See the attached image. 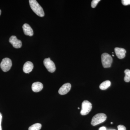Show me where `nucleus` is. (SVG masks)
I'll use <instances>...</instances> for the list:
<instances>
[{
    "label": "nucleus",
    "mask_w": 130,
    "mask_h": 130,
    "mask_svg": "<svg viewBox=\"0 0 130 130\" xmlns=\"http://www.w3.org/2000/svg\"><path fill=\"white\" fill-rule=\"evenodd\" d=\"M30 6L33 12L38 16L41 17L44 16V13L42 8L36 0H29Z\"/></svg>",
    "instance_id": "obj_1"
},
{
    "label": "nucleus",
    "mask_w": 130,
    "mask_h": 130,
    "mask_svg": "<svg viewBox=\"0 0 130 130\" xmlns=\"http://www.w3.org/2000/svg\"><path fill=\"white\" fill-rule=\"evenodd\" d=\"M107 116L105 114H97L93 117L91 120V124L93 126H95L103 123L106 120Z\"/></svg>",
    "instance_id": "obj_2"
},
{
    "label": "nucleus",
    "mask_w": 130,
    "mask_h": 130,
    "mask_svg": "<svg viewBox=\"0 0 130 130\" xmlns=\"http://www.w3.org/2000/svg\"><path fill=\"white\" fill-rule=\"evenodd\" d=\"M101 59L103 67L107 68L111 67L113 59L110 55L107 53L103 54L101 55Z\"/></svg>",
    "instance_id": "obj_3"
},
{
    "label": "nucleus",
    "mask_w": 130,
    "mask_h": 130,
    "mask_svg": "<svg viewBox=\"0 0 130 130\" xmlns=\"http://www.w3.org/2000/svg\"><path fill=\"white\" fill-rule=\"evenodd\" d=\"M92 104L89 101L85 100L84 101L82 104V108L80 113L82 115L88 114L92 109Z\"/></svg>",
    "instance_id": "obj_4"
},
{
    "label": "nucleus",
    "mask_w": 130,
    "mask_h": 130,
    "mask_svg": "<svg viewBox=\"0 0 130 130\" xmlns=\"http://www.w3.org/2000/svg\"><path fill=\"white\" fill-rule=\"evenodd\" d=\"M12 66V61L8 58H5L2 60L0 64L2 70L4 72H7L11 69Z\"/></svg>",
    "instance_id": "obj_5"
},
{
    "label": "nucleus",
    "mask_w": 130,
    "mask_h": 130,
    "mask_svg": "<svg viewBox=\"0 0 130 130\" xmlns=\"http://www.w3.org/2000/svg\"><path fill=\"white\" fill-rule=\"evenodd\" d=\"M43 64L48 72L51 73L54 72L56 70L55 64L50 58L44 59Z\"/></svg>",
    "instance_id": "obj_6"
},
{
    "label": "nucleus",
    "mask_w": 130,
    "mask_h": 130,
    "mask_svg": "<svg viewBox=\"0 0 130 130\" xmlns=\"http://www.w3.org/2000/svg\"><path fill=\"white\" fill-rule=\"evenodd\" d=\"M9 42L13 46L16 48H19L22 46V42L18 40L16 36H12L9 38Z\"/></svg>",
    "instance_id": "obj_7"
},
{
    "label": "nucleus",
    "mask_w": 130,
    "mask_h": 130,
    "mask_svg": "<svg viewBox=\"0 0 130 130\" xmlns=\"http://www.w3.org/2000/svg\"><path fill=\"white\" fill-rule=\"evenodd\" d=\"M71 85L70 83H67L65 84L59 89V94L62 95L66 94L70 91L71 90Z\"/></svg>",
    "instance_id": "obj_8"
},
{
    "label": "nucleus",
    "mask_w": 130,
    "mask_h": 130,
    "mask_svg": "<svg viewBox=\"0 0 130 130\" xmlns=\"http://www.w3.org/2000/svg\"><path fill=\"white\" fill-rule=\"evenodd\" d=\"M115 51L116 56L119 59H123L125 57L126 51L125 49L122 48L116 47L115 48Z\"/></svg>",
    "instance_id": "obj_9"
},
{
    "label": "nucleus",
    "mask_w": 130,
    "mask_h": 130,
    "mask_svg": "<svg viewBox=\"0 0 130 130\" xmlns=\"http://www.w3.org/2000/svg\"><path fill=\"white\" fill-rule=\"evenodd\" d=\"M23 29L25 35L29 36H33L34 34L33 30L30 26L28 24H24L23 26Z\"/></svg>",
    "instance_id": "obj_10"
},
{
    "label": "nucleus",
    "mask_w": 130,
    "mask_h": 130,
    "mask_svg": "<svg viewBox=\"0 0 130 130\" xmlns=\"http://www.w3.org/2000/svg\"><path fill=\"white\" fill-rule=\"evenodd\" d=\"M34 67L33 64L30 61H28L26 62L23 67V71L26 73H28L32 71Z\"/></svg>",
    "instance_id": "obj_11"
},
{
    "label": "nucleus",
    "mask_w": 130,
    "mask_h": 130,
    "mask_svg": "<svg viewBox=\"0 0 130 130\" xmlns=\"http://www.w3.org/2000/svg\"><path fill=\"white\" fill-rule=\"evenodd\" d=\"M31 88L34 92H38L43 88V85L40 82H35L32 84Z\"/></svg>",
    "instance_id": "obj_12"
},
{
    "label": "nucleus",
    "mask_w": 130,
    "mask_h": 130,
    "mask_svg": "<svg viewBox=\"0 0 130 130\" xmlns=\"http://www.w3.org/2000/svg\"><path fill=\"white\" fill-rule=\"evenodd\" d=\"M111 84V82L109 80H107L101 84L100 86V89L102 90H105L109 88Z\"/></svg>",
    "instance_id": "obj_13"
},
{
    "label": "nucleus",
    "mask_w": 130,
    "mask_h": 130,
    "mask_svg": "<svg viewBox=\"0 0 130 130\" xmlns=\"http://www.w3.org/2000/svg\"><path fill=\"white\" fill-rule=\"evenodd\" d=\"M42 125L40 123H36L31 126L29 128V130H40L41 128Z\"/></svg>",
    "instance_id": "obj_14"
},
{
    "label": "nucleus",
    "mask_w": 130,
    "mask_h": 130,
    "mask_svg": "<svg viewBox=\"0 0 130 130\" xmlns=\"http://www.w3.org/2000/svg\"><path fill=\"white\" fill-rule=\"evenodd\" d=\"M125 73V76L124 78V80L126 82H130V70L129 69H126L124 71Z\"/></svg>",
    "instance_id": "obj_15"
},
{
    "label": "nucleus",
    "mask_w": 130,
    "mask_h": 130,
    "mask_svg": "<svg viewBox=\"0 0 130 130\" xmlns=\"http://www.w3.org/2000/svg\"><path fill=\"white\" fill-rule=\"evenodd\" d=\"M100 1V0H93L91 2V6L93 8H94L96 7L98 3Z\"/></svg>",
    "instance_id": "obj_16"
},
{
    "label": "nucleus",
    "mask_w": 130,
    "mask_h": 130,
    "mask_svg": "<svg viewBox=\"0 0 130 130\" xmlns=\"http://www.w3.org/2000/svg\"><path fill=\"white\" fill-rule=\"evenodd\" d=\"M122 4L124 6L130 5V0H122L121 1Z\"/></svg>",
    "instance_id": "obj_17"
},
{
    "label": "nucleus",
    "mask_w": 130,
    "mask_h": 130,
    "mask_svg": "<svg viewBox=\"0 0 130 130\" xmlns=\"http://www.w3.org/2000/svg\"><path fill=\"white\" fill-rule=\"evenodd\" d=\"M118 130H126V129L125 126L123 125H119L118 126Z\"/></svg>",
    "instance_id": "obj_18"
},
{
    "label": "nucleus",
    "mask_w": 130,
    "mask_h": 130,
    "mask_svg": "<svg viewBox=\"0 0 130 130\" xmlns=\"http://www.w3.org/2000/svg\"><path fill=\"white\" fill-rule=\"evenodd\" d=\"M2 116L1 113H0V130H2V128L1 123L2 121Z\"/></svg>",
    "instance_id": "obj_19"
},
{
    "label": "nucleus",
    "mask_w": 130,
    "mask_h": 130,
    "mask_svg": "<svg viewBox=\"0 0 130 130\" xmlns=\"http://www.w3.org/2000/svg\"><path fill=\"white\" fill-rule=\"evenodd\" d=\"M99 130H106V128L105 126H102L100 128Z\"/></svg>",
    "instance_id": "obj_20"
},
{
    "label": "nucleus",
    "mask_w": 130,
    "mask_h": 130,
    "mask_svg": "<svg viewBox=\"0 0 130 130\" xmlns=\"http://www.w3.org/2000/svg\"><path fill=\"white\" fill-rule=\"evenodd\" d=\"M1 9H0V15H1Z\"/></svg>",
    "instance_id": "obj_21"
},
{
    "label": "nucleus",
    "mask_w": 130,
    "mask_h": 130,
    "mask_svg": "<svg viewBox=\"0 0 130 130\" xmlns=\"http://www.w3.org/2000/svg\"><path fill=\"white\" fill-rule=\"evenodd\" d=\"M113 124L112 122H111V124Z\"/></svg>",
    "instance_id": "obj_22"
},
{
    "label": "nucleus",
    "mask_w": 130,
    "mask_h": 130,
    "mask_svg": "<svg viewBox=\"0 0 130 130\" xmlns=\"http://www.w3.org/2000/svg\"><path fill=\"white\" fill-rule=\"evenodd\" d=\"M112 56H114V55H112Z\"/></svg>",
    "instance_id": "obj_23"
},
{
    "label": "nucleus",
    "mask_w": 130,
    "mask_h": 130,
    "mask_svg": "<svg viewBox=\"0 0 130 130\" xmlns=\"http://www.w3.org/2000/svg\"><path fill=\"white\" fill-rule=\"evenodd\" d=\"M78 109H79V107H78Z\"/></svg>",
    "instance_id": "obj_24"
},
{
    "label": "nucleus",
    "mask_w": 130,
    "mask_h": 130,
    "mask_svg": "<svg viewBox=\"0 0 130 130\" xmlns=\"http://www.w3.org/2000/svg\"></svg>",
    "instance_id": "obj_25"
}]
</instances>
